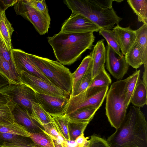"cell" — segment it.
Here are the masks:
<instances>
[{"mask_svg":"<svg viewBox=\"0 0 147 147\" xmlns=\"http://www.w3.org/2000/svg\"><path fill=\"white\" fill-rule=\"evenodd\" d=\"M10 101L7 95L0 92V106L7 104Z\"/></svg>","mask_w":147,"mask_h":147,"instance_id":"42","label":"cell"},{"mask_svg":"<svg viewBox=\"0 0 147 147\" xmlns=\"http://www.w3.org/2000/svg\"><path fill=\"white\" fill-rule=\"evenodd\" d=\"M114 0H65L64 3L72 12L81 14L98 26L100 29L111 30L122 18L112 6Z\"/></svg>","mask_w":147,"mask_h":147,"instance_id":"3","label":"cell"},{"mask_svg":"<svg viewBox=\"0 0 147 147\" xmlns=\"http://www.w3.org/2000/svg\"><path fill=\"white\" fill-rule=\"evenodd\" d=\"M126 79L113 82L106 96V114L111 125L118 128L124 120L129 106L126 102Z\"/></svg>","mask_w":147,"mask_h":147,"instance_id":"5","label":"cell"},{"mask_svg":"<svg viewBox=\"0 0 147 147\" xmlns=\"http://www.w3.org/2000/svg\"><path fill=\"white\" fill-rule=\"evenodd\" d=\"M12 113L15 122L25 127L30 133H37L42 131V126L32 118L23 107L13 103Z\"/></svg>","mask_w":147,"mask_h":147,"instance_id":"14","label":"cell"},{"mask_svg":"<svg viewBox=\"0 0 147 147\" xmlns=\"http://www.w3.org/2000/svg\"><path fill=\"white\" fill-rule=\"evenodd\" d=\"M0 147H1L0 146Z\"/></svg>","mask_w":147,"mask_h":147,"instance_id":"46","label":"cell"},{"mask_svg":"<svg viewBox=\"0 0 147 147\" xmlns=\"http://www.w3.org/2000/svg\"><path fill=\"white\" fill-rule=\"evenodd\" d=\"M11 53L15 66L19 75L22 71H24L53 84L32 62L29 53L21 49H13Z\"/></svg>","mask_w":147,"mask_h":147,"instance_id":"12","label":"cell"},{"mask_svg":"<svg viewBox=\"0 0 147 147\" xmlns=\"http://www.w3.org/2000/svg\"><path fill=\"white\" fill-rule=\"evenodd\" d=\"M125 57L129 65L136 69L143 64H147V61L144 60L142 51L136 41Z\"/></svg>","mask_w":147,"mask_h":147,"instance_id":"21","label":"cell"},{"mask_svg":"<svg viewBox=\"0 0 147 147\" xmlns=\"http://www.w3.org/2000/svg\"><path fill=\"white\" fill-rule=\"evenodd\" d=\"M50 115L52 123L57 131L66 140L70 141L68 127L69 121L68 117L65 114Z\"/></svg>","mask_w":147,"mask_h":147,"instance_id":"23","label":"cell"},{"mask_svg":"<svg viewBox=\"0 0 147 147\" xmlns=\"http://www.w3.org/2000/svg\"><path fill=\"white\" fill-rule=\"evenodd\" d=\"M0 73L7 78L10 84L22 83L20 75L15 66L0 57Z\"/></svg>","mask_w":147,"mask_h":147,"instance_id":"22","label":"cell"},{"mask_svg":"<svg viewBox=\"0 0 147 147\" xmlns=\"http://www.w3.org/2000/svg\"><path fill=\"white\" fill-rule=\"evenodd\" d=\"M99 33L105 38L107 44L116 53L120 56L123 55L120 52V48L116 41L113 30L100 29L99 31Z\"/></svg>","mask_w":147,"mask_h":147,"instance_id":"34","label":"cell"},{"mask_svg":"<svg viewBox=\"0 0 147 147\" xmlns=\"http://www.w3.org/2000/svg\"><path fill=\"white\" fill-rule=\"evenodd\" d=\"M140 70H136L126 78L125 87L126 91V101L129 105L132 95L136 85L140 79Z\"/></svg>","mask_w":147,"mask_h":147,"instance_id":"31","label":"cell"},{"mask_svg":"<svg viewBox=\"0 0 147 147\" xmlns=\"http://www.w3.org/2000/svg\"><path fill=\"white\" fill-rule=\"evenodd\" d=\"M87 147H109L106 140L95 135L91 136Z\"/></svg>","mask_w":147,"mask_h":147,"instance_id":"37","label":"cell"},{"mask_svg":"<svg viewBox=\"0 0 147 147\" xmlns=\"http://www.w3.org/2000/svg\"><path fill=\"white\" fill-rule=\"evenodd\" d=\"M99 27L84 16L72 12L62 25L60 32L64 33H81L98 32Z\"/></svg>","mask_w":147,"mask_h":147,"instance_id":"10","label":"cell"},{"mask_svg":"<svg viewBox=\"0 0 147 147\" xmlns=\"http://www.w3.org/2000/svg\"><path fill=\"white\" fill-rule=\"evenodd\" d=\"M102 39L98 41L94 46L91 55L92 60V79L104 67L105 63L106 49Z\"/></svg>","mask_w":147,"mask_h":147,"instance_id":"16","label":"cell"},{"mask_svg":"<svg viewBox=\"0 0 147 147\" xmlns=\"http://www.w3.org/2000/svg\"><path fill=\"white\" fill-rule=\"evenodd\" d=\"M147 85L140 79L132 95L130 102L134 106L140 108L147 104Z\"/></svg>","mask_w":147,"mask_h":147,"instance_id":"19","label":"cell"},{"mask_svg":"<svg viewBox=\"0 0 147 147\" xmlns=\"http://www.w3.org/2000/svg\"><path fill=\"white\" fill-rule=\"evenodd\" d=\"M0 92L7 95L13 103L25 108L31 115L32 103L37 102L36 92L27 85L22 84H9L0 89Z\"/></svg>","mask_w":147,"mask_h":147,"instance_id":"8","label":"cell"},{"mask_svg":"<svg viewBox=\"0 0 147 147\" xmlns=\"http://www.w3.org/2000/svg\"><path fill=\"white\" fill-rule=\"evenodd\" d=\"M111 82V78L106 72L105 67H104L92 79L88 88L109 87Z\"/></svg>","mask_w":147,"mask_h":147,"instance_id":"30","label":"cell"},{"mask_svg":"<svg viewBox=\"0 0 147 147\" xmlns=\"http://www.w3.org/2000/svg\"><path fill=\"white\" fill-rule=\"evenodd\" d=\"M106 141L109 147H147V122L140 108L131 107L120 126Z\"/></svg>","mask_w":147,"mask_h":147,"instance_id":"1","label":"cell"},{"mask_svg":"<svg viewBox=\"0 0 147 147\" xmlns=\"http://www.w3.org/2000/svg\"><path fill=\"white\" fill-rule=\"evenodd\" d=\"M98 109L99 108L95 107H86L78 109L65 115L69 121L77 122L89 123Z\"/></svg>","mask_w":147,"mask_h":147,"instance_id":"18","label":"cell"},{"mask_svg":"<svg viewBox=\"0 0 147 147\" xmlns=\"http://www.w3.org/2000/svg\"><path fill=\"white\" fill-rule=\"evenodd\" d=\"M5 11L3 10L0 11V35L8 50L11 51L13 49L11 36L14 30L7 18Z\"/></svg>","mask_w":147,"mask_h":147,"instance_id":"17","label":"cell"},{"mask_svg":"<svg viewBox=\"0 0 147 147\" xmlns=\"http://www.w3.org/2000/svg\"><path fill=\"white\" fill-rule=\"evenodd\" d=\"M11 51L8 50L4 40L0 35V57L11 65L15 66L12 58Z\"/></svg>","mask_w":147,"mask_h":147,"instance_id":"36","label":"cell"},{"mask_svg":"<svg viewBox=\"0 0 147 147\" xmlns=\"http://www.w3.org/2000/svg\"><path fill=\"white\" fill-rule=\"evenodd\" d=\"M1 10H4L2 0H0V11Z\"/></svg>","mask_w":147,"mask_h":147,"instance_id":"45","label":"cell"},{"mask_svg":"<svg viewBox=\"0 0 147 147\" xmlns=\"http://www.w3.org/2000/svg\"><path fill=\"white\" fill-rule=\"evenodd\" d=\"M89 138V137H85L83 133L78 137L75 141L78 147H87L89 143L88 139Z\"/></svg>","mask_w":147,"mask_h":147,"instance_id":"39","label":"cell"},{"mask_svg":"<svg viewBox=\"0 0 147 147\" xmlns=\"http://www.w3.org/2000/svg\"><path fill=\"white\" fill-rule=\"evenodd\" d=\"M32 142L29 137L0 132V146L5 144H24Z\"/></svg>","mask_w":147,"mask_h":147,"instance_id":"29","label":"cell"},{"mask_svg":"<svg viewBox=\"0 0 147 147\" xmlns=\"http://www.w3.org/2000/svg\"><path fill=\"white\" fill-rule=\"evenodd\" d=\"M115 36L122 53L125 56L135 42V30L129 26L123 28L117 24L113 28Z\"/></svg>","mask_w":147,"mask_h":147,"instance_id":"15","label":"cell"},{"mask_svg":"<svg viewBox=\"0 0 147 147\" xmlns=\"http://www.w3.org/2000/svg\"><path fill=\"white\" fill-rule=\"evenodd\" d=\"M127 1L137 16L138 21L147 25V0H127Z\"/></svg>","mask_w":147,"mask_h":147,"instance_id":"24","label":"cell"},{"mask_svg":"<svg viewBox=\"0 0 147 147\" xmlns=\"http://www.w3.org/2000/svg\"><path fill=\"white\" fill-rule=\"evenodd\" d=\"M38 103L50 115L65 114L69 98L54 96L36 92Z\"/></svg>","mask_w":147,"mask_h":147,"instance_id":"13","label":"cell"},{"mask_svg":"<svg viewBox=\"0 0 147 147\" xmlns=\"http://www.w3.org/2000/svg\"><path fill=\"white\" fill-rule=\"evenodd\" d=\"M30 134L29 137L37 147H54L52 140L43 129L40 132Z\"/></svg>","mask_w":147,"mask_h":147,"instance_id":"26","label":"cell"},{"mask_svg":"<svg viewBox=\"0 0 147 147\" xmlns=\"http://www.w3.org/2000/svg\"><path fill=\"white\" fill-rule=\"evenodd\" d=\"M2 147H37L32 142L24 144H5Z\"/></svg>","mask_w":147,"mask_h":147,"instance_id":"40","label":"cell"},{"mask_svg":"<svg viewBox=\"0 0 147 147\" xmlns=\"http://www.w3.org/2000/svg\"><path fill=\"white\" fill-rule=\"evenodd\" d=\"M31 5L39 11L46 14H49L47 6L45 0H28Z\"/></svg>","mask_w":147,"mask_h":147,"instance_id":"38","label":"cell"},{"mask_svg":"<svg viewBox=\"0 0 147 147\" xmlns=\"http://www.w3.org/2000/svg\"><path fill=\"white\" fill-rule=\"evenodd\" d=\"M29 56L53 85L71 94L72 87V74L68 68L57 61L29 53Z\"/></svg>","mask_w":147,"mask_h":147,"instance_id":"4","label":"cell"},{"mask_svg":"<svg viewBox=\"0 0 147 147\" xmlns=\"http://www.w3.org/2000/svg\"><path fill=\"white\" fill-rule=\"evenodd\" d=\"M31 115L32 118L41 126L52 122L51 115L38 102H34L32 103Z\"/></svg>","mask_w":147,"mask_h":147,"instance_id":"25","label":"cell"},{"mask_svg":"<svg viewBox=\"0 0 147 147\" xmlns=\"http://www.w3.org/2000/svg\"><path fill=\"white\" fill-rule=\"evenodd\" d=\"M106 65L114 78L121 80L127 73L129 65L125 56H119L107 44L106 46Z\"/></svg>","mask_w":147,"mask_h":147,"instance_id":"11","label":"cell"},{"mask_svg":"<svg viewBox=\"0 0 147 147\" xmlns=\"http://www.w3.org/2000/svg\"><path fill=\"white\" fill-rule=\"evenodd\" d=\"M18 0H2L3 10L5 11L8 7L14 5Z\"/></svg>","mask_w":147,"mask_h":147,"instance_id":"41","label":"cell"},{"mask_svg":"<svg viewBox=\"0 0 147 147\" xmlns=\"http://www.w3.org/2000/svg\"><path fill=\"white\" fill-rule=\"evenodd\" d=\"M9 84V80L0 73V89Z\"/></svg>","mask_w":147,"mask_h":147,"instance_id":"43","label":"cell"},{"mask_svg":"<svg viewBox=\"0 0 147 147\" xmlns=\"http://www.w3.org/2000/svg\"><path fill=\"white\" fill-rule=\"evenodd\" d=\"M91 67L83 77L77 88L74 92L71 94L72 96H76L88 88L92 80Z\"/></svg>","mask_w":147,"mask_h":147,"instance_id":"35","label":"cell"},{"mask_svg":"<svg viewBox=\"0 0 147 147\" xmlns=\"http://www.w3.org/2000/svg\"><path fill=\"white\" fill-rule=\"evenodd\" d=\"M108 88L109 87L88 88L76 96L70 95L65 114L86 107L99 109L106 97Z\"/></svg>","mask_w":147,"mask_h":147,"instance_id":"6","label":"cell"},{"mask_svg":"<svg viewBox=\"0 0 147 147\" xmlns=\"http://www.w3.org/2000/svg\"><path fill=\"white\" fill-rule=\"evenodd\" d=\"M22 83L29 86L36 92L56 97L69 98L70 94L37 77L22 71L20 74Z\"/></svg>","mask_w":147,"mask_h":147,"instance_id":"9","label":"cell"},{"mask_svg":"<svg viewBox=\"0 0 147 147\" xmlns=\"http://www.w3.org/2000/svg\"><path fill=\"white\" fill-rule=\"evenodd\" d=\"M88 123H79L69 120L68 127L70 140L75 141L84 132Z\"/></svg>","mask_w":147,"mask_h":147,"instance_id":"33","label":"cell"},{"mask_svg":"<svg viewBox=\"0 0 147 147\" xmlns=\"http://www.w3.org/2000/svg\"><path fill=\"white\" fill-rule=\"evenodd\" d=\"M95 37L92 32L64 33L59 32L47 38L57 61L63 65H69L93 46Z\"/></svg>","mask_w":147,"mask_h":147,"instance_id":"2","label":"cell"},{"mask_svg":"<svg viewBox=\"0 0 147 147\" xmlns=\"http://www.w3.org/2000/svg\"><path fill=\"white\" fill-rule=\"evenodd\" d=\"M92 64L91 56L89 54L83 59L77 69L72 74V87L71 94L75 91L83 77L92 66Z\"/></svg>","mask_w":147,"mask_h":147,"instance_id":"20","label":"cell"},{"mask_svg":"<svg viewBox=\"0 0 147 147\" xmlns=\"http://www.w3.org/2000/svg\"><path fill=\"white\" fill-rule=\"evenodd\" d=\"M13 103L10 101L6 105L0 106V124H12L15 122L12 113Z\"/></svg>","mask_w":147,"mask_h":147,"instance_id":"32","label":"cell"},{"mask_svg":"<svg viewBox=\"0 0 147 147\" xmlns=\"http://www.w3.org/2000/svg\"><path fill=\"white\" fill-rule=\"evenodd\" d=\"M135 30L136 41L142 51L144 59L147 61V25L144 24Z\"/></svg>","mask_w":147,"mask_h":147,"instance_id":"27","label":"cell"},{"mask_svg":"<svg viewBox=\"0 0 147 147\" xmlns=\"http://www.w3.org/2000/svg\"><path fill=\"white\" fill-rule=\"evenodd\" d=\"M0 132L27 137L30 135L25 127L16 122L12 124H0Z\"/></svg>","mask_w":147,"mask_h":147,"instance_id":"28","label":"cell"},{"mask_svg":"<svg viewBox=\"0 0 147 147\" xmlns=\"http://www.w3.org/2000/svg\"><path fill=\"white\" fill-rule=\"evenodd\" d=\"M14 8L16 14L30 21L40 34L44 35L48 32L51 20L49 14L35 8L28 0H18Z\"/></svg>","mask_w":147,"mask_h":147,"instance_id":"7","label":"cell"},{"mask_svg":"<svg viewBox=\"0 0 147 147\" xmlns=\"http://www.w3.org/2000/svg\"><path fill=\"white\" fill-rule=\"evenodd\" d=\"M67 147H78L75 141H67Z\"/></svg>","mask_w":147,"mask_h":147,"instance_id":"44","label":"cell"}]
</instances>
